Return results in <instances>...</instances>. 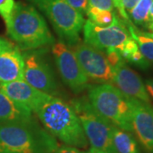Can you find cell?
I'll return each mask as SVG.
<instances>
[{
	"label": "cell",
	"instance_id": "obj_18",
	"mask_svg": "<svg viewBox=\"0 0 153 153\" xmlns=\"http://www.w3.org/2000/svg\"><path fill=\"white\" fill-rule=\"evenodd\" d=\"M85 14L88 17V20H90L94 24L100 27L110 26L114 22L115 17L117 16L114 13V11L103 10H100V9L90 7V6L88 7Z\"/></svg>",
	"mask_w": 153,
	"mask_h": 153
},
{
	"label": "cell",
	"instance_id": "obj_24",
	"mask_svg": "<svg viewBox=\"0 0 153 153\" xmlns=\"http://www.w3.org/2000/svg\"><path fill=\"white\" fill-rule=\"evenodd\" d=\"M15 0H0V16L4 22L9 19L15 5Z\"/></svg>",
	"mask_w": 153,
	"mask_h": 153
},
{
	"label": "cell",
	"instance_id": "obj_19",
	"mask_svg": "<svg viewBox=\"0 0 153 153\" xmlns=\"http://www.w3.org/2000/svg\"><path fill=\"white\" fill-rule=\"evenodd\" d=\"M152 0H140L133 10L129 13L133 22L137 25H146L149 11Z\"/></svg>",
	"mask_w": 153,
	"mask_h": 153
},
{
	"label": "cell",
	"instance_id": "obj_3",
	"mask_svg": "<svg viewBox=\"0 0 153 153\" xmlns=\"http://www.w3.org/2000/svg\"><path fill=\"white\" fill-rule=\"evenodd\" d=\"M58 146L56 139L35 117L0 124V153H53Z\"/></svg>",
	"mask_w": 153,
	"mask_h": 153
},
{
	"label": "cell",
	"instance_id": "obj_8",
	"mask_svg": "<svg viewBox=\"0 0 153 153\" xmlns=\"http://www.w3.org/2000/svg\"><path fill=\"white\" fill-rule=\"evenodd\" d=\"M50 51L60 78L73 93H81L88 88L89 79L69 45L61 40L55 41Z\"/></svg>",
	"mask_w": 153,
	"mask_h": 153
},
{
	"label": "cell",
	"instance_id": "obj_10",
	"mask_svg": "<svg viewBox=\"0 0 153 153\" xmlns=\"http://www.w3.org/2000/svg\"><path fill=\"white\" fill-rule=\"evenodd\" d=\"M70 47L88 79L97 83H112L113 70L104 51L81 41Z\"/></svg>",
	"mask_w": 153,
	"mask_h": 153
},
{
	"label": "cell",
	"instance_id": "obj_28",
	"mask_svg": "<svg viewBox=\"0 0 153 153\" xmlns=\"http://www.w3.org/2000/svg\"><path fill=\"white\" fill-rule=\"evenodd\" d=\"M148 94H150L153 97V79H148L145 82Z\"/></svg>",
	"mask_w": 153,
	"mask_h": 153
},
{
	"label": "cell",
	"instance_id": "obj_23",
	"mask_svg": "<svg viewBox=\"0 0 153 153\" xmlns=\"http://www.w3.org/2000/svg\"><path fill=\"white\" fill-rule=\"evenodd\" d=\"M88 6L103 10L114 11L115 9L113 0H88Z\"/></svg>",
	"mask_w": 153,
	"mask_h": 153
},
{
	"label": "cell",
	"instance_id": "obj_15",
	"mask_svg": "<svg viewBox=\"0 0 153 153\" xmlns=\"http://www.w3.org/2000/svg\"><path fill=\"white\" fill-rule=\"evenodd\" d=\"M33 118L31 110L16 103L0 90V124L24 123Z\"/></svg>",
	"mask_w": 153,
	"mask_h": 153
},
{
	"label": "cell",
	"instance_id": "obj_29",
	"mask_svg": "<svg viewBox=\"0 0 153 153\" xmlns=\"http://www.w3.org/2000/svg\"><path fill=\"white\" fill-rule=\"evenodd\" d=\"M153 22V0L152 3V5H151V8H150V11H149V16H148V22Z\"/></svg>",
	"mask_w": 153,
	"mask_h": 153
},
{
	"label": "cell",
	"instance_id": "obj_9",
	"mask_svg": "<svg viewBox=\"0 0 153 153\" xmlns=\"http://www.w3.org/2000/svg\"><path fill=\"white\" fill-rule=\"evenodd\" d=\"M82 33L84 43L102 51L110 48L118 49L130 37L128 29L117 16L107 27H100L88 19L85 20Z\"/></svg>",
	"mask_w": 153,
	"mask_h": 153
},
{
	"label": "cell",
	"instance_id": "obj_2",
	"mask_svg": "<svg viewBox=\"0 0 153 153\" xmlns=\"http://www.w3.org/2000/svg\"><path fill=\"white\" fill-rule=\"evenodd\" d=\"M34 114L51 135L65 145L79 149L88 146L81 122L70 103L52 96Z\"/></svg>",
	"mask_w": 153,
	"mask_h": 153
},
{
	"label": "cell",
	"instance_id": "obj_17",
	"mask_svg": "<svg viewBox=\"0 0 153 153\" xmlns=\"http://www.w3.org/2000/svg\"><path fill=\"white\" fill-rule=\"evenodd\" d=\"M128 32L138 44L140 51L143 56L149 61L153 63V38L145 35L144 33H139L132 26H128Z\"/></svg>",
	"mask_w": 153,
	"mask_h": 153
},
{
	"label": "cell",
	"instance_id": "obj_13",
	"mask_svg": "<svg viewBox=\"0 0 153 153\" xmlns=\"http://www.w3.org/2000/svg\"><path fill=\"white\" fill-rule=\"evenodd\" d=\"M133 132L148 153H153V106L135 100L132 114Z\"/></svg>",
	"mask_w": 153,
	"mask_h": 153
},
{
	"label": "cell",
	"instance_id": "obj_1",
	"mask_svg": "<svg viewBox=\"0 0 153 153\" xmlns=\"http://www.w3.org/2000/svg\"><path fill=\"white\" fill-rule=\"evenodd\" d=\"M5 25L7 34L22 51L48 48L55 44L46 21L31 4L15 3Z\"/></svg>",
	"mask_w": 153,
	"mask_h": 153
},
{
	"label": "cell",
	"instance_id": "obj_31",
	"mask_svg": "<svg viewBox=\"0 0 153 153\" xmlns=\"http://www.w3.org/2000/svg\"><path fill=\"white\" fill-rule=\"evenodd\" d=\"M146 27L151 31V33H153V22H149L146 24Z\"/></svg>",
	"mask_w": 153,
	"mask_h": 153
},
{
	"label": "cell",
	"instance_id": "obj_27",
	"mask_svg": "<svg viewBox=\"0 0 153 153\" xmlns=\"http://www.w3.org/2000/svg\"><path fill=\"white\" fill-rule=\"evenodd\" d=\"M14 45L15 44H13V43H11L10 41H9L8 39L0 36V53H2L3 51H4L6 49L13 47Z\"/></svg>",
	"mask_w": 153,
	"mask_h": 153
},
{
	"label": "cell",
	"instance_id": "obj_5",
	"mask_svg": "<svg viewBox=\"0 0 153 153\" xmlns=\"http://www.w3.org/2000/svg\"><path fill=\"white\" fill-rule=\"evenodd\" d=\"M49 20L60 40L69 46L80 42L85 19L66 0H29Z\"/></svg>",
	"mask_w": 153,
	"mask_h": 153
},
{
	"label": "cell",
	"instance_id": "obj_26",
	"mask_svg": "<svg viewBox=\"0 0 153 153\" xmlns=\"http://www.w3.org/2000/svg\"><path fill=\"white\" fill-rule=\"evenodd\" d=\"M53 153H85L81 151L79 148L70 146L67 145H62L58 146V147L55 149V151Z\"/></svg>",
	"mask_w": 153,
	"mask_h": 153
},
{
	"label": "cell",
	"instance_id": "obj_12",
	"mask_svg": "<svg viewBox=\"0 0 153 153\" xmlns=\"http://www.w3.org/2000/svg\"><path fill=\"white\" fill-rule=\"evenodd\" d=\"M112 70V83L119 90L131 98L151 104V99L142 79L135 71L127 66L125 62L113 67Z\"/></svg>",
	"mask_w": 153,
	"mask_h": 153
},
{
	"label": "cell",
	"instance_id": "obj_4",
	"mask_svg": "<svg viewBox=\"0 0 153 153\" xmlns=\"http://www.w3.org/2000/svg\"><path fill=\"white\" fill-rule=\"evenodd\" d=\"M87 97L94 109L113 125L133 132L132 114L136 99L126 95L112 83L88 86Z\"/></svg>",
	"mask_w": 153,
	"mask_h": 153
},
{
	"label": "cell",
	"instance_id": "obj_22",
	"mask_svg": "<svg viewBox=\"0 0 153 153\" xmlns=\"http://www.w3.org/2000/svg\"><path fill=\"white\" fill-rule=\"evenodd\" d=\"M127 61L139 66L141 69H146L150 66V62L143 56L141 52L140 51V49L135 51L134 54H132L130 57L127 60Z\"/></svg>",
	"mask_w": 153,
	"mask_h": 153
},
{
	"label": "cell",
	"instance_id": "obj_14",
	"mask_svg": "<svg viewBox=\"0 0 153 153\" xmlns=\"http://www.w3.org/2000/svg\"><path fill=\"white\" fill-rule=\"evenodd\" d=\"M24 68L23 52L16 45L0 53V83L23 79Z\"/></svg>",
	"mask_w": 153,
	"mask_h": 153
},
{
	"label": "cell",
	"instance_id": "obj_20",
	"mask_svg": "<svg viewBox=\"0 0 153 153\" xmlns=\"http://www.w3.org/2000/svg\"><path fill=\"white\" fill-rule=\"evenodd\" d=\"M140 0H118L119 4H120V10L118 11L121 16L123 17L125 21L130 24V20L128 18V15L133 9L135 7L138 2Z\"/></svg>",
	"mask_w": 153,
	"mask_h": 153
},
{
	"label": "cell",
	"instance_id": "obj_16",
	"mask_svg": "<svg viewBox=\"0 0 153 153\" xmlns=\"http://www.w3.org/2000/svg\"><path fill=\"white\" fill-rule=\"evenodd\" d=\"M112 142L117 153H140L131 132L125 131L116 126L112 133Z\"/></svg>",
	"mask_w": 153,
	"mask_h": 153
},
{
	"label": "cell",
	"instance_id": "obj_21",
	"mask_svg": "<svg viewBox=\"0 0 153 153\" xmlns=\"http://www.w3.org/2000/svg\"><path fill=\"white\" fill-rule=\"evenodd\" d=\"M105 54L106 55V58L109 61L110 65L113 68L117 65H119L123 62H125L124 59L123 58V56L121 55L119 51L115 48H110L104 51Z\"/></svg>",
	"mask_w": 153,
	"mask_h": 153
},
{
	"label": "cell",
	"instance_id": "obj_11",
	"mask_svg": "<svg viewBox=\"0 0 153 153\" xmlns=\"http://www.w3.org/2000/svg\"><path fill=\"white\" fill-rule=\"evenodd\" d=\"M0 90L16 103L27 107L33 113L52 97L37 89L24 79L0 83Z\"/></svg>",
	"mask_w": 153,
	"mask_h": 153
},
{
	"label": "cell",
	"instance_id": "obj_25",
	"mask_svg": "<svg viewBox=\"0 0 153 153\" xmlns=\"http://www.w3.org/2000/svg\"><path fill=\"white\" fill-rule=\"evenodd\" d=\"M70 5L82 15L86 13L88 9V0H66Z\"/></svg>",
	"mask_w": 153,
	"mask_h": 153
},
{
	"label": "cell",
	"instance_id": "obj_32",
	"mask_svg": "<svg viewBox=\"0 0 153 153\" xmlns=\"http://www.w3.org/2000/svg\"><path fill=\"white\" fill-rule=\"evenodd\" d=\"M113 2H114L115 8H117L118 11L120 10V4H119V2H118V0H113Z\"/></svg>",
	"mask_w": 153,
	"mask_h": 153
},
{
	"label": "cell",
	"instance_id": "obj_6",
	"mask_svg": "<svg viewBox=\"0 0 153 153\" xmlns=\"http://www.w3.org/2000/svg\"><path fill=\"white\" fill-rule=\"evenodd\" d=\"M70 104L81 122L91 148L106 153H117L112 142L115 125L94 109L87 96L74 99Z\"/></svg>",
	"mask_w": 153,
	"mask_h": 153
},
{
	"label": "cell",
	"instance_id": "obj_30",
	"mask_svg": "<svg viewBox=\"0 0 153 153\" xmlns=\"http://www.w3.org/2000/svg\"><path fill=\"white\" fill-rule=\"evenodd\" d=\"M87 153H106V152H101V151H99V150L94 149V148H90V149L88 151Z\"/></svg>",
	"mask_w": 153,
	"mask_h": 153
},
{
	"label": "cell",
	"instance_id": "obj_33",
	"mask_svg": "<svg viewBox=\"0 0 153 153\" xmlns=\"http://www.w3.org/2000/svg\"><path fill=\"white\" fill-rule=\"evenodd\" d=\"M144 34L148 36V37H150V38H153V33H144Z\"/></svg>",
	"mask_w": 153,
	"mask_h": 153
},
{
	"label": "cell",
	"instance_id": "obj_7",
	"mask_svg": "<svg viewBox=\"0 0 153 153\" xmlns=\"http://www.w3.org/2000/svg\"><path fill=\"white\" fill-rule=\"evenodd\" d=\"M48 48L22 51L25 60L23 79L37 89L59 97L61 94L60 83L47 55Z\"/></svg>",
	"mask_w": 153,
	"mask_h": 153
}]
</instances>
